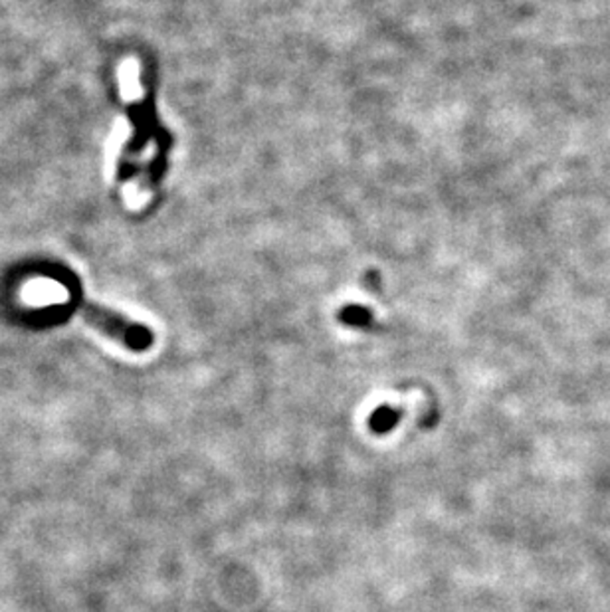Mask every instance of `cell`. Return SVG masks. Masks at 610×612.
<instances>
[{
	"label": "cell",
	"instance_id": "7a4b0ae2",
	"mask_svg": "<svg viewBox=\"0 0 610 612\" xmlns=\"http://www.w3.org/2000/svg\"><path fill=\"white\" fill-rule=\"evenodd\" d=\"M400 417H402V410L390 409V407H380V409L375 410L373 417H371V428H373L379 434L389 432L399 422Z\"/></svg>",
	"mask_w": 610,
	"mask_h": 612
},
{
	"label": "cell",
	"instance_id": "6da1fadb",
	"mask_svg": "<svg viewBox=\"0 0 610 612\" xmlns=\"http://www.w3.org/2000/svg\"><path fill=\"white\" fill-rule=\"evenodd\" d=\"M76 309L88 325L98 329L106 337L117 341L123 347L141 353L153 345L155 335L149 327L137 324V321L123 314H117V311L89 302L88 297H78Z\"/></svg>",
	"mask_w": 610,
	"mask_h": 612
},
{
	"label": "cell",
	"instance_id": "3957f363",
	"mask_svg": "<svg viewBox=\"0 0 610 612\" xmlns=\"http://www.w3.org/2000/svg\"><path fill=\"white\" fill-rule=\"evenodd\" d=\"M339 319L347 325H355V327H367L371 324V311L363 307H345L341 311Z\"/></svg>",
	"mask_w": 610,
	"mask_h": 612
}]
</instances>
